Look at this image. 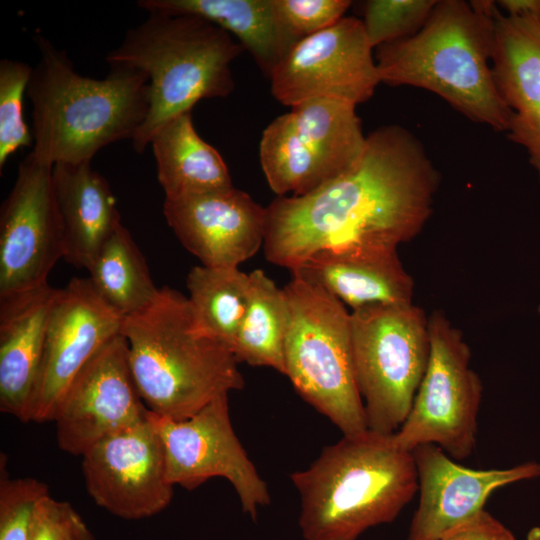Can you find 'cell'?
<instances>
[{
    "label": "cell",
    "mask_w": 540,
    "mask_h": 540,
    "mask_svg": "<svg viewBox=\"0 0 540 540\" xmlns=\"http://www.w3.org/2000/svg\"><path fill=\"white\" fill-rule=\"evenodd\" d=\"M428 325V365L394 441L410 452L433 444L463 460L476 447L482 382L470 365L471 351L462 332L441 311L428 317Z\"/></svg>",
    "instance_id": "10"
},
{
    "label": "cell",
    "mask_w": 540,
    "mask_h": 540,
    "mask_svg": "<svg viewBox=\"0 0 540 540\" xmlns=\"http://www.w3.org/2000/svg\"><path fill=\"white\" fill-rule=\"evenodd\" d=\"M243 50L226 30L194 15L149 11L127 30L105 61L140 70L149 80V110L131 140L134 150L143 153L159 128L198 101L229 95L230 66Z\"/></svg>",
    "instance_id": "6"
},
{
    "label": "cell",
    "mask_w": 540,
    "mask_h": 540,
    "mask_svg": "<svg viewBox=\"0 0 540 540\" xmlns=\"http://www.w3.org/2000/svg\"><path fill=\"white\" fill-rule=\"evenodd\" d=\"M290 271L327 290L350 306L352 311L412 303L414 283L397 250L362 253L323 251Z\"/></svg>",
    "instance_id": "22"
},
{
    "label": "cell",
    "mask_w": 540,
    "mask_h": 540,
    "mask_svg": "<svg viewBox=\"0 0 540 540\" xmlns=\"http://www.w3.org/2000/svg\"><path fill=\"white\" fill-rule=\"evenodd\" d=\"M137 5L147 12L194 15L218 25L238 39L268 77L298 44L274 0H140Z\"/></svg>",
    "instance_id": "23"
},
{
    "label": "cell",
    "mask_w": 540,
    "mask_h": 540,
    "mask_svg": "<svg viewBox=\"0 0 540 540\" xmlns=\"http://www.w3.org/2000/svg\"><path fill=\"white\" fill-rule=\"evenodd\" d=\"M81 457L89 496L114 516L149 518L173 498L163 443L149 415L144 423L103 438Z\"/></svg>",
    "instance_id": "15"
},
{
    "label": "cell",
    "mask_w": 540,
    "mask_h": 540,
    "mask_svg": "<svg viewBox=\"0 0 540 540\" xmlns=\"http://www.w3.org/2000/svg\"><path fill=\"white\" fill-rule=\"evenodd\" d=\"M283 22L298 43L343 18L348 0H274Z\"/></svg>",
    "instance_id": "31"
},
{
    "label": "cell",
    "mask_w": 540,
    "mask_h": 540,
    "mask_svg": "<svg viewBox=\"0 0 540 540\" xmlns=\"http://www.w3.org/2000/svg\"><path fill=\"white\" fill-rule=\"evenodd\" d=\"M52 184L61 224L64 260L87 271L122 224L108 181L91 162L57 163Z\"/></svg>",
    "instance_id": "21"
},
{
    "label": "cell",
    "mask_w": 540,
    "mask_h": 540,
    "mask_svg": "<svg viewBox=\"0 0 540 540\" xmlns=\"http://www.w3.org/2000/svg\"><path fill=\"white\" fill-rule=\"evenodd\" d=\"M526 540H540V527L531 528L527 534Z\"/></svg>",
    "instance_id": "35"
},
{
    "label": "cell",
    "mask_w": 540,
    "mask_h": 540,
    "mask_svg": "<svg viewBox=\"0 0 540 540\" xmlns=\"http://www.w3.org/2000/svg\"><path fill=\"white\" fill-rule=\"evenodd\" d=\"M186 287L195 331L232 351L248 308L249 274L199 265L189 271Z\"/></svg>",
    "instance_id": "25"
},
{
    "label": "cell",
    "mask_w": 540,
    "mask_h": 540,
    "mask_svg": "<svg viewBox=\"0 0 540 540\" xmlns=\"http://www.w3.org/2000/svg\"><path fill=\"white\" fill-rule=\"evenodd\" d=\"M439 540H516L514 534L485 509L451 529Z\"/></svg>",
    "instance_id": "33"
},
{
    "label": "cell",
    "mask_w": 540,
    "mask_h": 540,
    "mask_svg": "<svg viewBox=\"0 0 540 540\" xmlns=\"http://www.w3.org/2000/svg\"><path fill=\"white\" fill-rule=\"evenodd\" d=\"M372 50L362 20L343 17L290 50L269 77L271 92L290 107L312 99L357 106L380 83Z\"/></svg>",
    "instance_id": "12"
},
{
    "label": "cell",
    "mask_w": 540,
    "mask_h": 540,
    "mask_svg": "<svg viewBox=\"0 0 540 540\" xmlns=\"http://www.w3.org/2000/svg\"><path fill=\"white\" fill-rule=\"evenodd\" d=\"M53 166L31 153L18 167L15 183L0 211V297L48 283L64 258L61 224L56 208Z\"/></svg>",
    "instance_id": "14"
},
{
    "label": "cell",
    "mask_w": 540,
    "mask_h": 540,
    "mask_svg": "<svg viewBox=\"0 0 540 540\" xmlns=\"http://www.w3.org/2000/svg\"><path fill=\"white\" fill-rule=\"evenodd\" d=\"M419 502L406 540H439L481 511L491 494L512 483L540 477V463L505 469H472L433 444L413 449Z\"/></svg>",
    "instance_id": "17"
},
{
    "label": "cell",
    "mask_w": 540,
    "mask_h": 540,
    "mask_svg": "<svg viewBox=\"0 0 540 540\" xmlns=\"http://www.w3.org/2000/svg\"><path fill=\"white\" fill-rule=\"evenodd\" d=\"M123 318L96 293L89 278H72L52 308L27 422L53 421L67 387L109 339Z\"/></svg>",
    "instance_id": "16"
},
{
    "label": "cell",
    "mask_w": 540,
    "mask_h": 540,
    "mask_svg": "<svg viewBox=\"0 0 540 540\" xmlns=\"http://www.w3.org/2000/svg\"><path fill=\"white\" fill-rule=\"evenodd\" d=\"M48 486L32 477L11 478L0 461V540H29L36 509Z\"/></svg>",
    "instance_id": "30"
},
{
    "label": "cell",
    "mask_w": 540,
    "mask_h": 540,
    "mask_svg": "<svg viewBox=\"0 0 540 540\" xmlns=\"http://www.w3.org/2000/svg\"><path fill=\"white\" fill-rule=\"evenodd\" d=\"M436 0H370L362 20L371 46L409 37L428 20Z\"/></svg>",
    "instance_id": "29"
},
{
    "label": "cell",
    "mask_w": 540,
    "mask_h": 540,
    "mask_svg": "<svg viewBox=\"0 0 540 540\" xmlns=\"http://www.w3.org/2000/svg\"><path fill=\"white\" fill-rule=\"evenodd\" d=\"M290 480L300 498L304 540H357L393 522L418 492L412 452L393 434L366 430L325 446Z\"/></svg>",
    "instance_id": "3"
},
{
    "label": "cell",
    "mask_w": 540,
    "mask_h": 540,
    "mask_svg": "<svg viewBox=\"0 0 540 540\" xmlns=\"http://www.w3.org/2000/svg\"><path fill=\"white\" fill-rule=\"evenodd\" d=\"M88 272L96 293L122 318L147 307L160 290L142 252L122 224L105 242Z\"/></svg>",
    "instance_id": "26"
},
{
    "label": "cell",
    "mask_w": 540,
    "mask_h": 540,
    "mask_svg": "<svg viewBox=\"0 0 540 540\" xmlns=\"http://www.w3.org/2000/svg\"><path fill=\"white\" fill-rule=\"evenodd\" d=\"M164 447L171 484L193 490L221 477L234 488L242 510L253 520L270 504L259 475L232 426L228 394L216 397L193 416L175 421L149 413Z\"/></svg>",
    "instance_id": "11"
},
{
    "label": "cell",
    "mask_w": 540,
    "mask_h": 540,
    "mask_svg": "<svg viewBox=\"0 0 540 540\" xmlns=\"http://www.w3.org/2000/svg\"><path fill=\"white\" fill-rule=\"evenodd\" d=\"M35 41L40 59L26 90L33 107L30 153L51 166L78 164L111 143L132 140L149 110L146 74L116 64L103 79L83 76L65 51L41 35Z\"/></svg>",
    "instance_id": "2"
},
{
    "label": "cell",
    "mask_w": 540,
    "mask_h": 540,
    "mask_svg": "<svg viewBox=\"0 0 540 540\" xmlns=\"http://www.w3.org/2000/svg\"><path fill=\"white\" fill-rule=\"evenodd\" d=\"M163 214L180 243L206 267L238 268L264 245L266 208L234 186L165 199Z\"/></svg>",
    "instance_id": "18"
},
{
    "label": "cell",
    "mask_w": 540,
    "mask_h": 540,
    "mask_svg": "<svg viewBox=\"0 0 540 540\" xmlns=\"http://www.w3.org/2000/svg\"><path fill=\"white\" fill-rule=\"evenodd\" d=\"M150 144L165 199L233 187L222 156L195 130L191 111L165 123L153 135Z\"/></svg>",
    "instance_id": "24"
},
{
    "label": "cell",
    "mask_w": 540,
    "mask_h": 540,
    "mask_svg": "<svg viewBox=\"0 0 540 540\" xmlns=\"http://www.w3.org/2000/svg\"><path fill=\"white\" fill-rule=\"evenodd\" d=\"M439 174L406 128L384 125L366 136L346 171L302 196L266 207V259L289 270L323 251L397 250L432 213Z\"/></svg>",
    "instance_id": "1"
},
{
    "label": "cell",
    "mask_w": 540,
    "mask_h": 540,
    "mask_svg": "<svg viewBox=\"0 0 540 540\" xmlns=\"http://www.w3.org/2000/svg\"><path fill=\"white\" fill-rule=\"evenodd\" d=\"M121 334L141 398L157 416L185 420L244 388L232 351L195 331L189 300L175 289L160 288L151 304L124 317Z\"/></svg>",
    "instance_id": "5"
},
{
    "label": "cell",
    "mask_w": 540,
    "mask_h": 540,
    "mask_svg": "<svg viewBox=\"0 0 540 540\" xmlns=\"http://www.w3.org/2000/svg\"><path fill=\"white\" fill-rule=\"evenodd\" d=\"M494 15L437 1L415 34L377 47L380 82L429 90L470 120L507 132L511 112L492 71Z\"/></svg>",
    "instance_id": "4"
},
{
    "label": "cell",
    "mask_w": 540,
    "mask_h": 540,
    "mask_svg": "<svg viewBox=\"0 0 540 540\" xmlns=\"http://www.w3.org/2000/svg\"><path fill=\"white\" fill-rule=\"evenodd\" d=\"M289 311L285 376L343 435L368 430L356 381L351 313L322 287L293 275L283 287Z\"/></svg>",
    "instance_id": "7"
},
{
    "label": "cell",
    "mask_w": 540,
    "mask_h": 540,
    "mask_svg": "<svg viewBox=\"0 0 540 540\" xmlns=\"http://www.w3.org/2000/svg\"><path fill=\"white\" fill-rule=\"evenodd\" d=\"M356 381L369 430L393 434L405 421L430 355L428 316L411 304L351 312Z\"/></svg>",
    "instance_id": "8"
},
{
    "label": "cell",
    "mask_w": 540,
    "mask_h": 540,
    "mask_svg": "<svg viewBox=\"0 0 540 540\" xmlns=\"http://www.w3.org/2000/svg\"><path fill=\"white\" fill-rule=\"evenodd\" d=\"M32 67L11 59L0 60V171L11 154L33 143L23 119V96Z\"/></svg>",
    "instance_id": "28"
},
{
    "label": "cell",
    "mask_w": 540,
    "mask_h": 540,
    "mask_svg": "<svg viewBox=\"0 0 540 540\" xmlns=\"http://www.w3.org/2000/svg\"><path fill=\"white\" fill-rule=\"evenodd\" d=\"M538 313H539V315H540V304H539V306H538Z\"/></svg>",
    "instance_id": "36"
},
{
    "label": "cell",
    "mask_w": 540,
    "mask_h": 540,
    "mask_svg": "<svg viewBox=\"0 0 540 540\" xmlns=\"http://www.w3.org/2000/svg\"><path fill=\"white\" fill-rule=\"evenodd\" d=\"M355 109L337 99L307 100L266 127L260 162L277 196L308 194L358 160L366 137Z\"/></svg>",
    "instance_id": "9"
},
{
    "label": "cell",
    "mask_w": 540,
    "mask_h": 540,
    "mask_svg": "<svg viewBox=\"0 0 540 540\" xmlns=\"http://www.w3.org/2000/svg\"><path fill=\"white\" fill-rule=\"evenodd\" d=\"M29 540H94V536L69 502L48 494L38 503Z\"/></svg>",
    "instance_id": "32"
},
{
    "label": "cell",
    "mask_w": 540,
    "mask_h": 540,
    "mask_svg": "<svg viewBox=\"0 0 540 540\" xmlns=\"http://www.w3.org/2000/svg\"><path fill=\"white\" fill-rule=\"evenodd\" d=\"M61 289L49 283L0 297V410L27 423L48 322Z\"/></svg>",
    "instance_id": "20"
},
{
    "label": "cell",
    "mask_w": 540,
    "mask_h": 540,
    "mask_svg": "<svg viewBox=\"0 0 540 540\" xmlns=\"http://www.w3.org/2000/svg\"><path fill=\"white\" fill-rule=\"evenodd\" d=\"M249 276L248 308L232 352L238 363L270 367L285 375L284 347L289 319L285 293L260 269Z\"/></svg>",
    "instance_id": "27"
},
{
    "label": "cell",
    "mask_w": 540,
    "mask_h": 540,
    "mask_svg": "<svg viewBox=\"0 0 540 540\" xmlns=\"http://www.w3.org/2000/svg\"><path fill=\"white\" fill-rule=\"evenodd\" d=\"M149 413L131 371L128 342L119 333L96 351L63 394L53 419L58 447L82 456L103 438L144 423Z\"/></svg>",
    "instance_id": "13"
},
{
    "label": "cell",
    "mask_w": 540,
    "mask_h": 540,
    "mask_svg": "<svg viewBox=\"0 0 540 540\" xmlns=\"http://www.w3.org/2000/svg\"><path fill=\"white\" fill-rule=\"evenodd\" d=\"M492 71L511 112L509 138L523 147L540 180V21L494 14Z\"/></svg>",
    "instance_id": "19"
},
{
    "label": "cell",
    "mask_w": 540,
    "mask_h": 540,
    "mask_svg": "<svg viewBox=\"0 0 540 540\" xmlns=\"http://www.w3.org/2000/svg\"><path fill=\"white\" fill-rule=\"evenodd\" d=\"M497 3L507 16L540 21V0H500Z\"/></svg>",
    "instance_id": "34"
}]
</instances>
